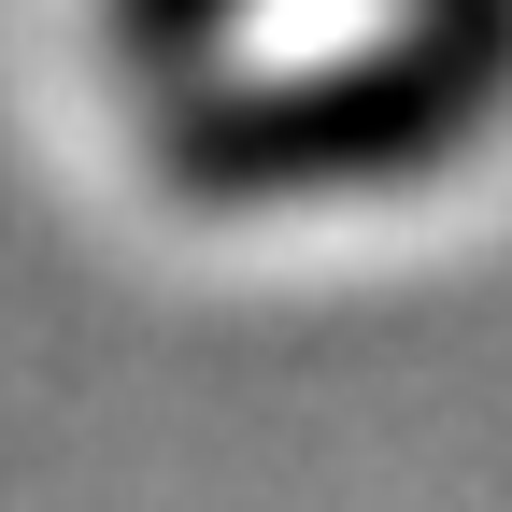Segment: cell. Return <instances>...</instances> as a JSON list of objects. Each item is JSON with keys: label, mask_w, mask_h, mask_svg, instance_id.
I'll list each match as a JSON object with an SVG mask.
<instances>
[{"label": "cell", "mask_w": 512, "mask_h": 512, "mask_svg": "<svg viewBox=\"0 0 512 512\" xmlns=\"http://www.w3.org/2000/svg\"><path fill=\"white\" fill-rule=\"evenodd\" d=\"M185 15H200V0H143V29H185Z\"/></svg>", "instance_id": "1"}]
</instances>
